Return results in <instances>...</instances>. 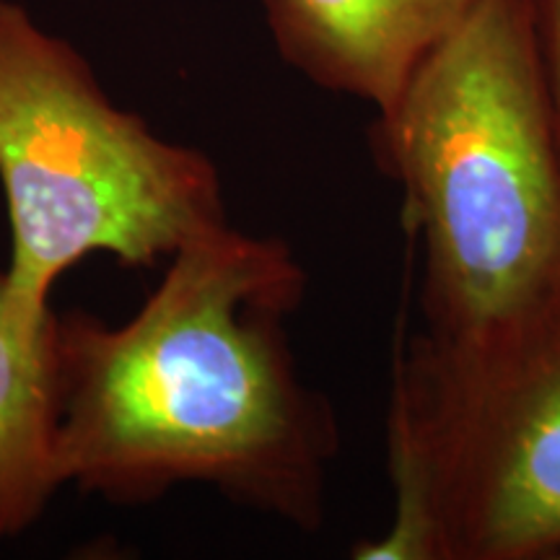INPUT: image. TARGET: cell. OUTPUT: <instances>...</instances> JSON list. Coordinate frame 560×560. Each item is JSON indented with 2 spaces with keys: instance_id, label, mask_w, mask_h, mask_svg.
I'll return each instance as SVG.
<instances>
[{
  "instance_id": "obj_4",
  "label": "cell",
  "mask_w": 560,
  "mask_h": 560,
  "mask_svg": "<svg viewBox=\"0 0 560 560\" xmlns=\"http://www.w3.org/2000/svg\"><path fill=\"white\" fill-rule=\"evenodd\" d=\"M0 185L5 278L34 306L96 252L153 268L229 223L213 161L115 107L86 58L16 0H0Z\"/></svg>"
},
{
  "instance_id": "obj_5",
  "label": "cell",
  "mask_w": 560,
  "mask_h": 560,
  "mask_svg": "<svg viewBox=\"0 0 560 560\" xmlns=\"http://www.w3.org/2000/svg\"><path fill=\"white\" fill-rule=\"evenodd\" d=\"M478 0H262L276 50L330 94L382 112Z\"/></svg>"
},
{
  "instance_id": "obj_6",
  "label": "cell",
  "mask_w": 560,
  "mask_h": 560,
  "mask_svg": "<svg viewBox=\"0 0 560 560\" xmlns=\"http://www.w3.org/2000/svg\"><path fill=\"white\" fill-rule=\"evenodd\" d=\"M62 486L58 314L0 270V540L30 529Z\"/></svg>"
},
{
  "instance_id": "obj_3",
  "label": "cell",
  "mask_w": 560,
  "mask_h": 560,
  "mask_svg": "<svg viewBox=\"0 0 560 560\" xmlns=\"http://www.w3.org/2000/svg\"><path fill=\"white\" fill-rule=\"evenodd\" d=\"M392 520L355 560H560V262L395 359Z\"/></svg>"
},
{
  "instance_id": "obj_2",
  "label": "cell",
  "mask_w": 560,
  "mask_h": 560,
  "mask_svg": "<svg viewBox=\"0 0 560 560\" xmlns=\"http://www.w3.org/2000/svg\"><path fill=\"white\" fill-rule=\"evenodd\" d=\"M423 255L425 327L503 310L560 262V153L532 0H478L371 125Z\"/></svg>"
},
{
  "instance_id": "obj_1",
  "label": "cell",
  "mask_w": 560,
  "mask_h": 560,
  "mask_svg": "<svg viewBox=\"0 0 560 560\" xmlns=\"http://www.w3.org/2000/svg\"><path fill=\"white\" fill-rule=\"evenodd\" d=\"M291 247L229 223L185 242L136 317H58L62 480L112 503L206 482L314 532L338 454L330 402L293 361Z\"/></svg>"
},
{
  "instance_id": "obj_7",
  "label": "cell",
  "mask_w": 560,
  "mask_h": 560,
  "mask_svg": "<svg viewBox=\"0 0 560 560\" xmlns=\"http://www.w3.org/2000/svg\"><path fill=\"white\" fill-rule=\"evenodd\" d=\"M532 16H535L537 47H540L552 130L560 153V0H532Z\"/></svg>"
}]
</instances>
